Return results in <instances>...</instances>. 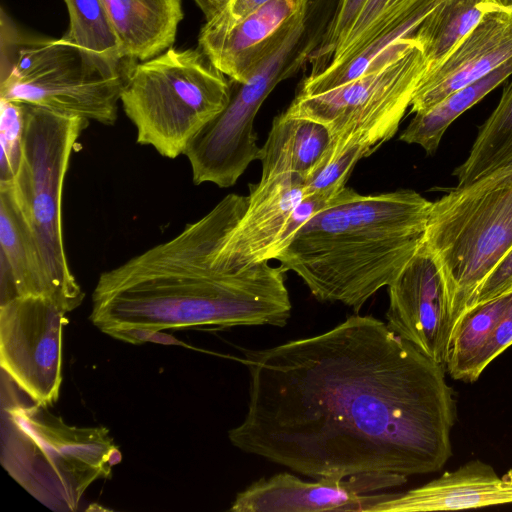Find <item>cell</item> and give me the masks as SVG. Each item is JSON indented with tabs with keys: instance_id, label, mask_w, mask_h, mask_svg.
<instances>
[{
	"instance_id": "22",
	"label": "cell",
	"mask_w": 512,
	"mask_h": 512,
	"mask_svg": "<svg viewBox=\"0 0 512 512\" xmlns=\"http://www.w3.org/2000/svg\"><path fill=\"white\" fill-rule=\"evenodd\" d=\"M69 26L62 38L106 74L126 72L121 43L101 0H64Z\"/></svg>"
},
{
	"instance_id": "30",
	"label": "cell",
	"mask_w": 512,
	"mask_h": 512,
	"mask_svg": "<svg viewBox=\"0 0 512 512\" xmlns=\"http://www.w3.org/2000/svg\"><path fill=\"white\" fill-rule=\"evenodd\" d=\"M1 100V177L0 181H11L17 171L23 132V104Z\"/></svg>"
},
{
	"instance_id": "27",
	"label": "cell",
	"mask_w": 512,
	"mask_h": 512,
	"mask_svg": "<svg viewBox=\"0 0 512 512\" xmlns=\"http://www.w3.org/2000/svg\"><path fill=\"white\" fill-rule=\"evenodd\" d=\"M424 1L367 0L353 26L336 47L329 65L350 58L374 38L407 18Z\"/></svg>"
},
{
	"instance_id": "31",
	"label": "cell",
	"mask_w": 512,
	"mask_h": 512,
	"mask_svg": "<svg viewBox=\"0 0 512 512\" xmlns=\"http://www.w3.org/2000/svg\"><path fill=\"white\" fill-rule=\"evenodd\" d=\"M510 291H512V249L478 288L468 309Z\"/></svg>"
},
{
	"instance_id": "5",
	"label": "cell",
	"mask_w": 512,
	"mask_h": 512,
	"mask_svg": "<svg viewBox=\"0 0 512 512\" xmlns=\"http://www.w3.org/2000/svg\"><path fill=\"white\" fill-rule=\"evenodd\" d=\"M424 243L443 272L455 327L512 249V164L456 185L433 201Z\"/></svg>"
},
{
	"instance_id": "23",
	"label": "cell",
	"mask_w": 512,
	"mask_h": 512,
	"mask_svg": "<svg viewBox=\"0 0 512 512\" xmlns=\"http://www.w3.org/2000/svg\"><path fill=\"white\" fill-rule=\"evenodd\" d=\"M511 302L512 291L475 305L460 317L453 329L445 362L451 378L473 383L480 377L482 353Z\"/></svg>"
},
{
	"instance_id": "24",
	"label": "cell",
	"mask_w": 512,
	"mask_h": 512,
	"mask_svg": "<svg viewBox=\"0 0 512 512\" xmlns=\"http://www.w3.org/2000/svg\"><path fill=\"white\" fill-rule=\"evenodd\" d=\"M499 8H505L499 0H441L414 34L427 61V72L438 66L486 13Z\"/></svg>"
},
{
	"instance_id": "8",
	"label": "cell",
	"mask_w": 512,
	"mask_h": 512,
	"mask_svg": "<svg viewBox=\"0 0 512 512\" xmlns=\"http://www.w3.org/2000/svg\"><path fill=\"white\" fill-rule=\"evenodd\" d=\"M22 104L21 156L10 182L41 250L57 301L69 313L81 305L85 294L66 255L62 197L73 150L89 121Z\"/></svg>"
},
{
	"instance_id": "9",
	"label": "cell",
	"mask_w": 512,
	"mask_h": 512,
	"mask_svg": "<svg viewBox=\"0 0 512 512\" xmlns=\"http://www.w3.org/2000/svg\"><path fill=\"white\" fill-rule=\"evenodd\" d=\"M2 24L0 99L113 125L126 72L106 74L62 37L22 39Z\"/></svg>"
},
{
	"instance_id": "28",
	"label": "cell",
	"mask_w": 512,
	"mask_h": 512,
	"mask_svg": "<svg viewBox=\"0 0 512 512\" xmlns=\"http://www.w3.org/2000/svg\"><path fill=\"white\" fill-rule=\"evenodd\" d=\"M366 157L365 152L357 146L332 143L319 165L305 180L306 196L332 198L346 187L356 164Z\"/></svg>"
},
{
	"instance_id": "4",
	"label": "cell",
	"mask_w": 512,
	"mask_h": 512,
	"mask_svg": "<svg viewBox=\"0 0 512 512\" xmlns=\"http://www.w3.org/2000/svg\"><path fill=\"white\" fill-rule=\"evenodd\" d=\"M0 462L41 504L74 512L85 491L122 459L103 426L78 427L34 402L1 369Z\"/></svg>"
},
{
	"instance_id": "6",
	"label": "cell",
	"mask_w": 512,
	"mask_h": 512,
	"mask_svg": "<svg viewBox=\"0 0 512 512\" xmlns=\"http://www.w3.org/2000/svg\"><path fill=\"white\" fill-rule=\"evenodd\" d=\"M198 49L169 48L128 69L120 101L136 141L175 159L228 104L231 82Z\"/></svg>"
},
{
	"instance_id": "15",
	"label": "cell",
	"mask_w": 512,
	"mask_h": 512,
	"mask_svg": "<svg viewBox=\"0 0 512 512\" xmlns=\"http://www.w3.org/2000/svg\"><path fill=\"white\" fill-rule=\"evenodd\" d=\"M308 0H270L233 23L208 20L198 45L231 81L245 83L288 33Z\"/></svg>"
},
{
	"instance_id": "18",
	"label": "cell",
	"mask_w": 512,
	"mask_h": 512,
	"mask_svg": "<svg viewBox=\"0 0 512 512\" xmlns=\"http://www.w3.org/2000/svg\"><path fill=\"white\" fill-rule=\"evenodd\" d=\"M0 247V303L22 296H43L59 305L41 250L10 181H0Z\"/></svg>"
},
{
	"instance_id": "33",
	"label": "cell",
	"mask_w": 512,
	"mask_h": 512,
	"mask_svg": "<svg viewBox=\"0 0 512 512\" xmlns=\"http://www.w3.org/2000/svg\"><path fill=\"white\" fill-rule=\"evenodd\" d=\"M270 0H231L220 14L210 20L221 23L236 22Z\"/></svg>"
},
{
	"instance_id": "19",
	"label": "cell",
	"mask_w": 512,
	"mask_h": 512,
	"mask_svg": "<svg viewBox=\"0 0 512 512\" xmlns=\"http://www.w3.org/2000/svg\"><path fill=\"white\" fill-rule=\"evenodd\" d=\"M124 58L145 61L171 48L184 17L181 0H101Z\"/></svg>"
},
{
	"instance_id": "17",
	"label": "cell",
	"mask_w": 512,
	"mask_h": 512,
	"mask_svg": "<svg viewBox=\"0 0 512 512\" xmlns=\"http://www.w3.org/2000/svg\"><path fill=\"white\" fill-rule=\"evenodd\" d=\"M512 504V470L499 476L479 459L411 490L391 493L369 512H430Z\"/></svg>"
},
{
	"instance_id": "11",
	"label": "cell",
	"mask_w": 512,
	"mask_h": 512,
	"mask_svg": "<svg viewBox=\"0 0 512 512\" xmlns=\"http://www.w3.org/2000/svg\"><path fill=\"white\" fill-rule=\"evenodd\" d=\"M67 312L43 296L0 303V364L34 402L52 406L62 384Z\"/></svg>"
},
{
	"instance_id": "32",
	"label": "cell",
	"mask_w": 512,
	"mask_h": 512,
	"mask_svg": "<svg viewBox=\"0 0 512 512\" xmlns=\"http://www.w3.org/2000/svg\"><path fill=\"white\" fill-rule=\"evenodd\" d=\"M512 345V302L509 304L497 325L479 361V370L484 369L508 347Z\"/></svg>"
},
{
	"instance_id": "26",
	"label": "cell",
	"mask_w": 512,
	"mask_h": 512,
	"mask_svg": "<svg viewBox=\"0 0 512 512\" xmlns=\"http://www.w3.org/2000/svg\"><path fill=\"white\" fill-rule=\"evenodd\" d=\"M512 164V81L478 134L467 158L455 170L457 186L468 184L498 168Z\"/></svg>"
},
{
	"instance_id": "34",
	"label": "cell",
	"mask_w": 512,
	"mask_h": 512,
	"mask_svg": "<svg viewBox=\"0 0 512 512\" xmlns=\"http://www.w3.org/2000/svg\"><path fill=\"white\" fill-rule=\"evenodd\" d=\"M203 12L206 21L220 14L228 6L231 0H194Z\"/></svg>"
},
{
	"instance_id": "12",
	"label": "cell",
	"mask_w": 512,
	"mask_h": 512,
	"mask_svg": "<svg viewBox=\"0 0 512 512\" xmlns=\"http://www.w3.org/2000/svg\"><path fill=\"white\" fill-rule=\"evenodd\" d=\"M250 187L245 212L218 253L222 264L232 271L275 259L304 224L296 211L306 197L302 176L283 173L261 177Z\"/></svg>"
},
{
	"instance_id": "14",
	"label": "cell",
	"mask_w": 512,
	"mask_h": 512,
	"mask_svg": "<svg viewBox=\"0 0 512 512\" xmlns=\"http://www.w3.org/2000/svg\"><path fill=\"white\" fill-rule=\"evenodd\" d=\"M407 476L387 473H361L344 478L321 477L304 481L282 472L253 482L236 495L233 512H369L391 493H376L398 487Z\"/></svg>"
},
{
	"instance_id": "10",
	"label": "cell",
	"mask_w": 512,
	"mask_h": 512,
	"mask_svg": "<svg viewBox=\"0 0 512 512\" xmlns=\"http://www.w3.org/2000/svg\"><path fill=\"white\" fill-rule=\"evenodd\" d=\"M427 71L414 37L355 80L320 94H296L286 112L325 125L333 144L357 146L368 157L396 134Z\"/></svg>"
},
{
	"instance_id": "25",
	"label": "cell",
	"mask_w": 512,
	"mask_h": 512,
	"mask_svg": "<svg viewBox=\"0 0 512 512\" xmlns=\"http://www.w3.org/2000/svg\"><path fill=\"white\" fill-rule=\"evenodd\" d=\"M440 1L425 0L407 18L374 38L347 60L339 64H330L318 72L310 73L301 83L297 94H320L362 76L380 60L395 42L414 36L420 24Z\"/></svg>"
},
{
	"instance_id": "13",
	"label": "cell",
	"mask_w": 512,
	"mask_h": 512,
	"mask_svg": "<svg viewBox=\"0 0 512 512\" xmlns=\"http://www.w3.org/2000/svg\"><path fill=\"white\" fill-rule=\"evenodd\" d=\"M387 287L388 327L445 365L454 322L443 272L425 243Z\"/></svg>"
},
{
	"instance_id": "3",
	"label": "cell",
	"mask_w": 512,
	"mask_h": 512,
	"mask_svg": "<svg viewBox=\"0 0 512 512\" xmlns=\"http://www.w3.org/2000/svg\"><path fill=\"white\" fill-rule=\"evenodd\" d=\"M431 201L412 189L360 194L345 187L275 258L320 302L358 312L424 243Z\"/></svg>"
},
{
	"instance_id": "20",
	"label": "cell",
	"mask_w": 512,
	"mask_h": 512,
	"mask_svg": "<svg viewBox=\"0 0 512 512\" xmlns=\"http://www.w3.org/2000/svg\"><path fill=\"white\" fill-rule=\"evenodd\" d=\"M332 140L325 125L284 111L274 118L260 149L261 177L295 173L306 180L329 150Z\"/></svg>"
},
{
	"instance_id": "21",
	"label": "cell",
	"mask_w": 512,
	"mask_h": 512,
	"mask_svg": "<svg viewBox=\"0 0 512 512\" xmlns=\"http://www.w3.org/2000/svg\"><path fill=\"white\" fill-rule=\"evenodd\" d=\"M512 75V58L484 77L454 91L430 109L415 113L400 134L401 141L420 146L432 155L448 127L466 110Z\"/></svg>"
},
{
	"instance_id": "2",
	"label": "cell",
	"mask_w": 512,
	"mask_h": 512,
	"mask_svg": "<svg viewBox=\"0 0 512 512\" xmlns=\"http://www.w3.org/2000/svg\"><path fill=\"white\" fill-rule=\"evenodd\" d=\"M247 203L248 196L230 193L170 240L101 273L94 326L131 344L166 329L284 327L292 310L286 272L269 262L232 271L218 256Z\"/></svg>"
},
{
	"instance_id": "16",
	"label": "cell",
	"mask_w": 512,
	"mask_h": 512,
	"mask_svg": "<svg viewBox=\"0 0 512 512\" xmlns=\"http://www.w3.org/2000/svg\"><path fill=\"white\" fill-rule=\"evenodd\" d=\"M512 58V8L486 13L451 53L422 78L410 112H423Z\"/></svg>"
},
{
	"instance_id": "29",
	"label": "cell",
	"mask_w": 512,
	"mask_h": 512,
	"mask_svg": "<svg viewBox=\"0 0 512 512\" xmlns=\"http://www.w3.org/2000/svg\"><path fill=\"white\" fill-rule=\"evenodd\" d=\"M367 0H337L333 15L325 29L322 40L309 57L311 73L329 65L334 51L366 4Z\"/></svg>"
},
{
	"instance_id": "7",
	"label": "cell",
	"mask_w": 512,
	"mask_h": 512,
	"mask_svg": "<svg viewBox=\"0 0 512 512\" xmlns=\"http://www.w3.org/2000/svg\"><path fill=\"white\" fill-rule=\"evenodd\" d=\"M327 0H308L288 33L249 79L231 86L227 106L208 122L185 149L195 185L233 186L251 162L258 160L254 120L271 91L295 75L320 44L332 16ZM233 82V81H232Z\"/></svg>"
},
{
	"instance_id": "1",
	"label": "cell",
	"mask_w": 512,
	"mask_h": 512,
	"mask_svg": "<svg viewBox=\"0 0 512 512\" xmlns=\"http://www.w3.org/2000/svg\"><path fill=\"white\" fill-rule=\"evenodd\" d=\"M244 356L248 409L228 437L245 453L313 478L423 475L452 456L445 365L373 316Z\"/></svg>"
},
{
	"instance_id": "35",
	"label": "cell",
	"mask_w": 512,
	"mask_h": 512,
	"mask_svg": "<svg viewBox=\"0 0 512 512\" xmlns=\"http://www.w3.org/2000/svg\"><path fill=\"white\" fill-rule=\"evenodd\" d=\"M499 2L505 8H512V0H499Z\"/></svg>"
}]
</instances>
